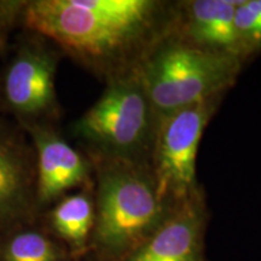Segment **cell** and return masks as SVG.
<instances>
[{
	"instance_id": "obj_14",
	"label": "cell",
	"mask_w": 261,
	"mask_h": 261,
	"mask_svg": "<svg viewBox=\"0 0 261 261\" xmlns=\"http://www.w3.org/2000/svg\"><path fill=\"white\" fill-rule=\"evenodd\" d=\"M8 34L9 32L3 27L2 23H0V56H2V55H5L9 48Z\"/></svg>"
},
{
	"instance_id": "obj_11",
	"label": "cell",
	"mask_w": 261,
	"mask_h": 261,
	"mask_svg": "<svg viewBox=\"0 0 261 261\" xmlns=\"http://www.w3.org/2000/svg\"><path fill=\"white\" fill-rule=\"evenodd\" d=\"M42 214L46 230L70 256L77 257L89 252L94 226L93 185L70 192Z\"/></svg>"
},
{
	"instance_id": "obj_7",
	"label": "cell",
	"mask_w": 261,
	"mask_h": 261,
	"mask_svg": "<svg viewBox=\"0 0 261 261\" xmlns=\"http://www.w3.org/2000/svg\"><path fill=\"white\" fill-rule=\"evenodd\" d=\"M35 155V200L39 214L73 190L93 185V165L86 152L71 146L54 125L22 128Z\"/></svg>"
},
{
	"instance_id": "obj_8",
	"label": "cell",
	"mask_w": 261,
	"mask_h": 261,
	"mask_svg": "<svg viewBox=\"0 0 261 261\" xmlns=\"http://www.w3.org/2000/svg\"><path fill=\"white\" fill-rule=\"evenodd\" d=\"M35 181V155L27 133L0 119V233L39 219Z\"/></svg>"
},
{
	"instance_id": "obj_1",
	"label": "cell",
	"mask_w": 261,
	"mask_h": 261,
	"mask_svg": "<svg viewBox=\"0 0 261 261\" xmlns=\"http://www.w3.org/2000/svg\"><path fill=\"white\" fill-rule=\"evenodd\" d=\"M173 17L174 5L156 0H23L18 27L108 80L137 68Z\"/></svg>"
},
{
	"instance_id": "obj_4",
	"label": "cell",
	"mask_w": 261,
	"mask_h": 261,
	"mask_svg": "<svg viewBox=\"0 0 261 261\" xmlns=\"http://www.w3.org/2000/svg\"><path fill=\"white\" fill-rule=\"evenodd\" d=\"M158 116L137 68L107 80V87L71 132L86 154L149 163Z\"/></svg>"
},
{
	"instance_id": "obj_9",
	"label": "cell",
	"mask_w": 261,
	"mask_h": 261,
	"mask_svg": "<svg viewBox=\"0 0 261 261\" xmlns=\"http://www.w3.org/2000/svg\"><path fill=\"white\" fill-rule=\"evenodd\" d=\"M205 224L201 189L175 205L154 232L120 261H204Z\"/></svg>"
},
{
	"instance_id": "obj_3",
	"label": "cell",
	"mask_w": 261,
	"mask_h": 261,
	"mask_svg": "<svg viewBox=\"0 0 261 261\" xmlns=\"http://www.w3.org/2000/svg\"><path fill=\"white\" fill-rule=\"evenodd\" d=\"M243 63L163 37L137 65L158 120L208 98L225 96Z\"/></svg>"
},
{
	"instance_id": "obj_6",
	"label": "cell",
	"mask_w": 261,
	"mask_h": 261,
	"mask_svg": "<svg viewBox=\"0 0 261 261\" xmlns=\"http://www.w3.org/2000/svg\"><path fill=\"white\" fill-rule=\"evenodd\" d=\"M223 97L208 98L158 120L149 167L169 207L201 190L196 175L198 146Z\"/></svg>"
},
{
	"instance_id": "obj_13",
	"label": "cell",
	"mask_w": 261,
	"mask_h": 261,
	"mask_svg": "<svg viewBox=\"0 0 261 261\" xmlns=\"http://www.w3.org/2000/svg\"><path fill=\"white\" fill-rule=\"evenodd\" d=\"M234 31L244 61L261 50V0H238Z\"/></svg>"
},
{
	"instance_id": "obj_12",
	"label": "cell",
	"mask_w": 261,
	"mask_h": 261,
	"mask_svg": "<svg viewBox=\"0 0 261 261\" xmlns=\"http://www.w3.org/2000/svg\"><path fill=\"white\" fill-rule=\"evenodd\" d=\"M69 257L68 250L37 221L0 233V261H68Z\"/></svg>"
},
{
	"instance_id": "obj_5",
	"label": "cell",
	"mask_w": 261,
	"mask_h": 261,
	"mask_svg": "<svg viewBox=\"0 0 261 261\" xmlns=\"http://www.w3.org/2000/svg\"><path fill=\"white\" fill-rule=\"evenodd\" d=\"M61 52L32 32L23 33L0 76V108L21 128L54 125L61 116L56 73Z\"/></svg>"
},
{
	"instance_id": "obj_2",
	"label": "cell",
	"mask_w": 261,
	"mask_h": 261,
	"mask_svg": "<svg viewBox=\"0 0 261 261\" xmlns=\"http://www.w3.org/2000/svg\"><path fill=\"white\" fill-rule=\"evenodd\" d=\"M89 158L94 200L90 250L99 261H120L144 242L174 207L160 196L149 163Z\"/></svg>"
},
{
	"instance_id": "obj_10",
	"label": "cell",
	"mask_w": 261,
	"mask_h": 261,
	"mask_svg": "<svg viewBox=\"0 0 261 261\" xmlns=\"http://www.w3.org/2000/svg\"><path fill=\"white\" fill-rule=\"evenodd\" d=\"M238 0H191L174 5L169 29L185 44L244 63L234 31Z\"/></svg>"
}]
</instances>
